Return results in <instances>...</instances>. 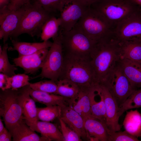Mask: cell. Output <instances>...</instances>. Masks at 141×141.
<instances>
[{"label": "cell", "mask_w": 141, "mask_h": 141, "mask_svg": "<svg viewBox=\"0 0 141 141\" xmlns=\"http://www.w3.org/2000/svg\"><path fill=\"white\" fill-rule=\"evenodd\" d=\"M33 131L41 134L49 141H64V139L57 125L54 124L37 120L29 126Z\"/></svg>", "instance_id": "cell-21"}, {"label": "cell", "mask_w": 141, "mask_h": 141, "mask_svg": "<svg viewBox=\"0 0 141 141\" xmlns=\"http://www.w3.org/2000/svg\"><path fill=\"white\" fill-rule=\"evenodd\" d=\"M61 22L59 17L54 15L50 16L43 26L40 37L42 40L46 41L51 38L52 39L58 35Z\"/></svg>", "instance_id": "cell-27"}, {"label": "cell", "mask_w": 141, "mask_h": 141, "mask_svg": "<svg viewBox=\"0 0 141 141\" xmlns=\"http://www.w3.org/2000/svg\"><path fill=\"white\" fill-rule=\"evenodd\" d=\"M10 39L13 46L8 48V50L17 51L18 57L31 54L44 48H50L52 44L49 40L42 42L29 43L18 42L11 38Z\"/></svg>", "instance_id": "cell-24"}, {"label": "cell", "mask_w": 141, "mask_h": 141, "mask_svg": "<svg viewBox=\"0 0 141 141\" xmlns=\"http://www.w3.org/2000/svg\"><path fill=\"white\" fill-rule=\"evenodd\" d=\"M56 83L57 88L55 94L69 99V105L77 97L79 90V87L73 82L66 79L60 80Z\"/></svg>", "instance_id": "cell-26"}, {"label": "cell", "mask_w": 141, "mask_h": 141, "mask_svg": "<svg viewBox=\"0 0 141 141\" xmlns=\"http://www.w3.org/2000/svg\"><path fill=\"white\" fill-rule=\"evenodd\" d=\"M29 77L26 74H15L9 77L10 89L17 90L26 86L30 85Z\"/></svg>", "instance_id": "cell-34"}, {"label": "cell", "mask_w": 141, "mask_h": 141, "mask_svg": "<svg viewBox=\"0 0 141 141\" xmlns=\"http://www.w3.org/2000/svg\"><path fill=\"white\" fill-rule=\"evenodd\" d=\"M22 6L24 11L19 23L9 37L16 38L24 33L27 34L32 37H40L44 24L53 15L30 1Z\"/></svg>", "instance_id": "cell-4"}, {"label": "cell", "mask_w": 141, "mask_h": 141, "mask_svg": "<svg viewBox=\"0 0 141 141\" xmlns=\"http://www.w3.org/2000/svg\"><path fill=\"white\" fill-rule=\"evenodd\" d=\"M141 15L132 16L119 23L114 28V35L120 42L141 39Z\"/></svg>", "instance_id": "cell-11"}, {"label": "cell", "mask_w": 141, "mask_h": 141, "mask_svg": "<svg viewBox=\"0 0 141 141\" xmlns=\"http://www.w3.org/2000/svg\"><path fill=\"white\" fill-rule=\"evenodd\" d=\"M118 63L133 88L141 87V64L121 58Z\"/></svg>", "instance_id": "cell-18"}, {"label": "cell", "mask_w": 141, "mask_h": 141, "mask_svg": "<svg viewBox=\"0 0 141 141\" xmlns=\"http://www.w3.org/2000/svg\"><path fill=\"white\" fill-rule=\"evenodd\" d=\"M30 1V0H11L7 7L10 10H16Z\"/></svg>", "instance_id": "cell-37"}, {"label": "cell", "mask_w": 141, "mask_h": 141, "mask_svg": "<svg viewBox=\"0 0 141 141\" xmlns=\"http://www.w3.org/2000/svg\"><path fill=\"white\" fill-rule=\"evenodd\" d=\"M74 27L82 31L95 41L111 34L114 30L103 16L90 6Z\"/></svg>", "instance_id": "cell-7"}, {"label": "cell", "mask_w": 141, "mask_h": 141, "mask_svg": "<svg viewBox=\"0 0 141 141\" xmlns=\"http://www.w3.org/2000/svg\"><path fill=\"white\" fill-rule=\"evenodd\" d=\"M123 125L129 133L137 138L141 137V114L137 110L126 111Z\"/></svg>", "instance_id": "cell-25"}, {"label": "cell", "mask_w": 141, "mask_h": 141, "mask_svg": "<svg viewBox=\"0 0 141 141\" xmlns=\"http://www.w3.org/2000/svg\"><path fill=\"white\" fill-rule=\"evenodd\" d=\"M9 77L2 73L0 74V88L4 91L10 89Z\"/></svg>", "instance_id": "cell-38"}, {"label": "cell", "mask_w": 141, "mask_h": 141, "mask_svg": "<svg viewBox=\"0 0 141 141\" xmlns=\"http://www.w3.org/2000/svg\"><path fill=\"white\" fill-rule=\"evenodd\" d=\"M63 55L90 59L91 51L96 41L75 27L69 31H59Z\"/></svg>", "instance_id": "cell-5"}, {"label": "cell", "mask_w": 141, "mask_h": 141, "mask_svg": "<svg viewBox=\"0 0 141 141\" xmlns=\"http://www.w3.org/2000/svg\"><path fill=\"white\" fill-rule=\"evenodd\" d=\"M29 86L31 88L34 90L55 94L57 88V85L56 82L50 79L30 83Z\"/></svg>", "instance_id": "cell-33"}, {"label": "cell", "mask_w": 141, "mask_h": 141, "mask_svg": "<svg viewBox=\"0 0 141 141\" xmlns=\"http://www.w3.org/2000/svg\"></svg>", "instance_id": "cell-45"}, {"label": "cell", "mask_w": 141, "mask_h": 141, "mask_svg": "<svg viewBox=\"0 0 141 141\" xmlns=\"http://www.w3.org/2000/svg\"><path fill=\"white\" fill-rule=\"evenodd\" d=\"M8 49L7 43H5L0 53V72L10 77L15 74V71L17 69L15 65L11 64L8 59L7 50Z\"/></svg>", "instance_id": "cell-31"}, {"label": "cell", "mask_w": 141, "mask_h": 141, "mask_svg": "<svg viewBox=\"0 0 141 141\" xmlns=\"http://www.w3.org/2000/svg\"><path fill=\"white\" fill-rule=\"evenodd\" d=\"M96 91L101 94L104 101L106 111L105 124L108 129L112 132L119 131L121 127L118 115L119 106L108 89L104 85L95 88Z\"/></svg>", "instance_id": "cell-12"}, {"label": "cell", "mask_w": 141, "mask_h": 141, "mask_svg": "<svg viewBox=\"0 0 141 141\" xmlns=\"http://www.w3.org/2000/svg\"><path fill=\"white\" fill-rule=\"evenodd\" d=\"M95 90L93 91L90 97L91 116L100 120L105 124V108L104 99L101 94L97 93L100 97V99L99 101L96 102L95 99Z\"/></svg>", "instance_id": "cell-28"}, {"label": "cell", "mask_w": 141, "mask_h": 141, "mask_svg": "<svg viewBox=\"0 0 141 141\" xmlns=\"http://www.w3.org/2000/svg\"><path fill=\"white\" fill-rule=\"evenodd\" d=\"M0 115L9 132L24 119L19 89L1 90Z\"/></svg>", "instance_id": "cell-6"}, {"label": "cell", "mask_w": 141, "mask_h": 141, "mask_svg": "<svg viewBox=\"0 0 141 141\" xmlns=\"http://www.w3.org/2000/svg\"><path fill=\"white\" fill-rule=\"evenodd\" d=\"M45 48L31 54L18 57L13 59L16 66L22 68L26 74H34L42 69L49 51Z\"/></svg>", "instance_id": "cell-14"}, {"label": "cell", "mask_w": 141, "mask_h": 141, "mask_svg": "<svg viewBox=\"0 0 141 141\" xmlns=\"http://www.w3.org/2000/svg\"><path fill=\"white\" fill-rule=\"evenodd\" d=\"M120 42L121 58L141 64V39Z\"/></svg>", "instance_id": "cell-23"}, {"label": "cell", "mask_w": 141, "mask_h": 141, "mask_svg": "<svg viewBox=\"0 0 141 141\" xmlns=\"http://www.w3.org/2000/svg\"><path fill=\"white\" fill-rule=\"evenodd\" d=\"M140 17H141V16H140Z\"/></svg>", "instance_id": "cell-44"}, {"label": "cell", "mask_w": 141, "mask_h": 141, "mask_svg": "<svg viewBox=\"0 0 141 141\" xmlns=\"http://www.w3.org/2000/svg\"><path fill=\"white\" fill-rule=\"evenodd\" d=\"M88 5L90 6L93 3L96 1L97 0H85Z\"/></svg>", "instance_id": "cell-43"}, {"label": "cell", "mask_w": 141, "mask_h": 141, "mask_svg": "<svg viewBox=\"0 0 141 141\" xmlns=\"http://www.w3.org/2000/svg\"><path fill=\"white\" fill-rule=\"evenodd\" d=\"M84 125L89 140L108 141V129L103 122L90 116L84 120Z\"/></svg>", "instance_id": "cell-16"}, {"label": "cell", "mask_w": 141, "mask_h": 141, "mask_svg": "<svg viewBox=\"0 0 141 141\" xmlns=\"http://www.w3.org/2000/svg\"><path fill=\"white\" fill-rule=\"evenodd\" d=\"M23 11L22 6L16 10L9 9L7 6L0 9V39H3L4 44L18 26Z\"/></svg>", "instance_id": "cell-13"}, {"label": "cell", "mask_w": 141, "mask_h": 141, "mask_svg": "<svg viewBox=\"0 0 141 141\" xmlns=\"http://www.w3.org/2000/svg\"><path fill=\"white\" fill-rule=\"evenodd\" d=\"M29 91L35 102L44 104L46 106L57 105L62 107L69 105L70 101L69 99L58 95L34 90L30 86Z\"/></svg>", "instance_id": "cell-20"}, {"label": "cell", "mask_w": 141, "mask_h": 141, "mask_svg": "<svg viewBox=\"0 0 141 141\" xmlns=\"http://www.w3.org/2000/svg\"><path fill=\"white\" fill-rule=\"evenodd\" d=\"M108 141H138V138L126 131L112 132L108 129Z\"/></svg>", "instance_id": "cell-36"}, {"label": "cell", "mask_w": 141, "mask_h": 141, "mask_svg": "<svg viewBox=\"0 0 141 141\" xmlns=\"http://www.w3.org/2000/svg\"><path fill=\"white\" fill-rule=\"evenodd\" d=\"M141 107V89L136 90L119 107L118 115L119 117L128 110Z\"/></svg>", "instance_id": "cell-30"}, {"label": "cell", "mask_w": 141, "mask_h": 141, "mask_svg": "<svg viewBox=\"0 0 141 141\" xmlns=\"http://www.w3.org/2000/svg\"><path fill=\"white\" fill-rule=\"evenodd\" d=\"M11 0H0V9L8 6Z\"/></svg>", "instance_id": "cell-40"}, {"label": "cell", "mask_w": 141, "mask_h": 141, "mask_svg": "<svg viewBox=\"0 0 141 141\" xmlns=\"http://www.w3.org/2000/svg\"><path fill=\"white\" fill-rule=\"evenodd\" d=\"M90 7L107 20L114 28L134 15L141 14V8L131 0H97Z\"/></svg>", "instance_id": "cell-3"}, {"label": "cell", "mask_w": 141, "mask_h": 141, "mask_svg": "<svg viewBox=\"0 0 141 141\" xmlns=\"http://www.w3.org/2000/svg\"><path fill=\"white\" fill-rule=\"evenodd\" d=\"M61 131L64 141H81L82 139L74 131L69 127L60 118L58 119Z\"/></svg>", "instance_id": "cell-35"}, {"label": "cell", "mask_w": 141, "mask_h": 141, "mask_svg": "<svg viewBox=\"0 0 141 141\" xmlns=\"http://www.w3.org/2000/svg\"><path fill=\"white\" fill-rule=\"evenodd\" d=\"M136 4L141 7V0H131Z\"/></svg>", "instance_id": "cell-42"}, {"label": "cell", "mask_w": 141, "mask_h": 141, "mask_svg": "<svg viewBox=\"0 0 141 141\" xmlns=\"http://www.w3.org/2000/svg\"><path fill=\"white\" fill-rule=\"evenodd\" d=\"M64 0H31V2L39 5L50 14L60 13Z\"/></svg>", "instance_id": "cell-32"}, {"label": "cell", "mask_w": 141, "mask_h": 141, "mask_svg": "<svg viewBox=\"0 0 141 141\" xmlns=\"http://www.w3.org/2000/svg\"><path fill=\"white\" fill-rule=\"evenodd\" d=\"M14 141H49L46 138L38 135L26 123L25 120L9 132Z\"/></svg>", "instance_id": "cell-22"}, {"label": "cell", "mask_w": 141, "mask_h": 141, "mask_svg": "<svg viewBox=\"0 0 141 141\" xmlns=\"http://www.w3.org/2000/svg\"><path fill=\"white\" fill-rule=\"evenodd\" d=\"M121 58L120 42L113 33L95 42L90 60L99 85H104Z\"/></svg>", "instance_id": "cell-1"}, {"label": "cell", "mask_w": 141, "mask_h": 141, "mask_svg": "<svg viewBox=\"0 0 141 141\" xmlns=\"http://www.w3.org/2000/svg\"><path fill=\"white\" fill-rule=\"evenodd\" d=\"M6 128L4 127L1 118L0 119V133L2 132Z\"/></svg>", "instance_id": "cell-41"}, {"label": "cell", "mask_w": 141, "mask_h": 141, "mask_svg": "<svg viewBox=\"0 0 141 141\" xmlns=\"http://www.w3.org/2000/svg\"><path fill=\"white\" fill-rule=\"evenodd\" d=\"M63 56V65L59 80H69L79 88H93L99 85L90 60Z\"/></svg>", "instance_id": "cell-2"}, {"label": "cell", "mask_w": 141, "mask_h": 141, "mask_svg": "<svg viewBox=\"0 0 141 141\" xmlns=\"http://www.w3.org/2000/svg\"><path fill=\"white\" fill-rule=\"evenodd\" d=\"M89 7L85 0H64L60 12L59 31H67L73 28Z\"/></svg>", "instance_id": "cell-10"}, {"label": "cell", "mask_w": 141, "mask_h": 141, "mask_svg": "<svg viewBox=\"0 0 141 141\" xmlns=\"http://www.w3.org/2000/svg\"><path fill=\"white\" fill-rule=\"evenodd\" d=\"M60 118L76 132L82 140H89L83 118L71 107L69 105L61 107V115Z\"/></svg>", "instance_id": "cell-15"}, {"label": "cell", "mask_w": 141, "mask_h": 141, "mask_svg": "<svg viewBox=\"0 0 141 141\" xmlns=\"http://www.w3.org/2000/svg\"><path fill=\"white\" fill-rule=\"evenodd\" d=\"M37 110L38 120L50 122L56 118L58 119L61 115V107L59 105L37 108Z\"/></svg>", "instance_id": "cell-29"}, {"label": "cell", "mask_w": 141, "mask_h": 141, "mask_svg": "<svg viewBox=\"0 0 141 141\" xmlns=\"http://www.w3.org/2000/svg\"><path fill=\"white\" fill-rule=\"evenodd\" d=\"M11 135L10 132L6 128L4 131L0 133V141H4L7 138Z\"/></svg>", "instance_id": "cell-39"}, {"label": "cell", "mask_w": 141, "mask_h": 141, "mask_svg": "<svg viewBox=\"0 0 141 141\" xmlns=\"http://www.w3.org/2000/svg\"><path fill=\"white\" fill-rule=\"evenodd\" d=\"M118 62L103 85L108 89L119 107L136 89L131 86Z\"/></svg>", "instance_id": "cell-9"}, {"label": "cell", "mask_w": 141, "mask_h": 141, "mask_svg": "<svg viewBox=\"0 0 141 141\" xmlns=\"http://www.w3.org/2000/svg\"><path fill=\"white\" fill-rule=\"evenodd\" d=\"M52 39V44L49 50L40 73L32 79L45 78L56 83L59 80L64 61L61 40L59 34Z\"/></svg>", "instance_id": "cell-8"}, {"label": "cell", "mask_w": 141, "mask_h": 141, "mask_svg": "<svg viewBox=\"0 0 141 141\" xmlns=\"http://www.w3.org/2000/svg\"><path fill=\"white\" fill-rule=\"evenodd\" d=\"M93 88H79L76 98L69 105L78 113L84 120L91 116V110L90 97Z\"/></svg>", "instance_id": "cell-17"}, {"label": "cell", "mask_w": 141, "mask_h": 141, "mask_svg": "<svg viewBox=\"0 0 141 141\" xmlns=\"http://www.w3.org/2000/svg\"><path fill=\"white\" fill-rule=\"evenodd\" d=\"M29 85L19 89L21 98L23 115L26 124L29 126L37 121V108L35 101L29 94Z\"/></svg>", "instance_id": "cell-19"}]
</instances>
